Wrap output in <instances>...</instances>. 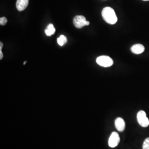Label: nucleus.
<instances>
[{"mask_svg":"<svg viewBox=\"0 0 149 149\" xmlns=\"http://www.w3.org/2000/svg\"><path fill=\"white\" fill-rule=\"evenodd\" d=\"M56 31L55 28L54 27L53 24H49L47 29L45 31V33L47 36H51L53 35Z\"/></svg>","mask_w":149,"mask_h":149,"instance_id":"1a4fd4ad","label":"nucleus"},{"mask_svg":"<svg viewBox=\"0 0 149 149\" xmlns=\"http://www.w3.org/2000/svg\"><path fill=\"white\" fill-rule=\"evenodd\" d=\"M7 19L5 17H1L0 18V24L1 26H5L7 23Z\"/></svg>","mask_w":149,"mask_h":149,"instance_id":"f8f14e48","label":"nucleus"},{"mask_svg":"<svg viewBox=\"0 0 149 149\" xmlns=\"http://www.w3.org/2000/svg\"><path fill=\"white\" fill-rule=\"evenodd\" d=\"M145 50L144 45L140 44H136L133 45L131 48V51L135 54H140L143 53Z\"/></svg>","mask_w":149,"mask_h":149,"instance_id":"6e6552de","label":"nucleus"},{"mask_svg":"<svg viewBox=\"0 0 149 149\" xmlns=\"http://www.w3.org/2000/svg\"><path fill=\"white\" fill-rule=\"evenodd\" d=\"M67 42V38L63 35L60 36V37L58 39V43L59 45L63 46Z\"/></svg>","mask_w":149,"mask_h":149,"instance_id":"9d476101","label":"nucleus"},{"mask_svg":"<svg viewBox=\"0 0 149 149\" xmlns=\"http://www.w3.org/2000/svg\"><path fill=\"white\" fill-rule=\"evenodd\" d=\"M73 22L75 27L79 29L89 26L90 24V22L87 21L84 16L81 15L75 16L73 19Z\"/></svg>","mask_w":149,"mask_h":149,"instance_id":"7ed1b4c3","label":"nucleus"},{"mask_svg":"<svg viewBox=\"0 0 149 149\" xmlns=\"http://www.w3.org/2000/svg\"><path fill=\"white\" fill-rule=\"evenodd\" d=\"M143 149H149V138L146 139L144 140L143 145Z\"/></svg>","mask_w":149,"mask_h":149,"instance_id":"9b49d317","label":"nucleus"},{"mask_svg":"<svg viewBox=\"0 0 149 149\" xmlns=\"http://www.w3.org/2000/svg\"><path fill=\"white\" fill-rule=\"evenodd\" d=\"M120 138L117 132H113L108 140V145L111 148H115L119 143Z\"/></svg>","mask_w":149,"mask_h":149,"instance_id":"39448f33","label":"nucleus"},{"mask_svg":"<svg viewBox=\"0 0 149 149\" xmlns=\"http://www.w3.org/2000/svg\"><path fill=\"white\" fill-rule=\"evenodd\" d=\"M96 62L100 66L104 68L110 67L113 64V60L109 56L105 55L100 56L97 58Z\"/></svg>","mask_w":149,"mask_h":149,"instance_id":"f03ea898","label":"nucleus"},{"mask_svg":"<svg viewBox=\"0 0 149 149\" xmlns=\"http://www.w3.org/2000/svg\"><path fill=\"white\" fill-rule=\"evenodd\" d=\"M26 63H27V61H25V62H24V63H23V65H26Z\"/></svg>","mask_w":149,"mask_h":149,"instance_id":"ddd939ff","label":"nucleus"},{"mask_svg":"<svg viewBox=\"0 0 149 149\" xmlns=\"http://www.w3.org/2000/svg\"><path fill=\"white\" fill-rule=\"evenodd\" d=\"M143 1H149V0H143Z\"/></svg>","mask_w":149,"mask_h":149,"instance_id":"4468645a","label":"nucleus"},{"mask_svg":"<svg viewBox=\"0 0 149 149\" xmlns=\"http://www.w3.org/2000/svg\"><path fill=\"white\" fill-rule=\"evenodd\" d=\"M137 120L139 124L143 127H147L149 125V119L147 117L146 113L140 111L137 114Z\"/></svg>","mask_w":149,"mask_h":149,"instance_id":"20e7f679","label":"nucleus"},{"mask_svg":"<svg viewBox=\"0 0 149 149\" xmlns=\"http://www.w3.org/2000/svg\"><path fill=\"white\" fill-rule=\"evenodd\" d=\"M102 16L103 19L108 24H114L117 22V17L111 7H106L104 8L102 11Z\"/></svg>","mask_w":149,"mask_h":149,"instance_id":"f257e3e1","label":"nucleus"},{"mask_svg":"<svg viewBox=\"0 0 149 149\" xmlns=\"http://www.w3.org/2000/svg\"><path fill=\"white\" fill-rule=\"evenodd\" d=\"M29 4V0H17L16 2V8L18 11H24Z\"/></svg>","mask_w":149,"mask_h":149,"instance_id":"423d86ee","label":"nucleus"},{"mask_svg":"<svg viewBox=\"0 0 149 149\" xmlns=\"http://www.w3.org/2000/svg\"><path fill=\"white\" fill-rule=\"evenodd\" d=\"M115 126L119 132H123L125 128L124 120L122 118H118L115 120Z\"/></svg>","mask_w":149,"mask_h":149,"instance_id":"0eeeda50","label":"nucleus"}]
</instances>
